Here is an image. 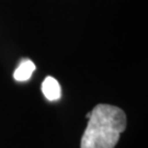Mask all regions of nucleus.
<instances>
[{
    "mask_svg": "<svg viewBox=\"0 0 148 148\" xmlns=\"http://www.w3.org/2000/svg\"><path fill=\"white\" fill-rule=\"evenodd\" d=\"M80 148H114L126 130L124 111L110 104H98L91 111Z\"/></svg>",
    "mask_w": 148,
    "mask_h": 148,
    "instance_id": "f257e3e1",
    "label": "nucleus"
},
{
    "mask_svg": "<svg viewBox=\"0 0 148 148\" xmlns=\"http://www.w3.org/2000/svg\"><path fill=\"white\" fill-rule=\"evenodd\" d=\"M42 92L44 97L49 101H57L62 97V89L58 81L51 76H47L43 81Z\"/></svg>",
    "mask_w": 148,
    "mask_h": 148,
    "instance_id": "f03ea898",
    "label": "nucleus"
},
{
    "mask_svg": "<svg viewBox=\"0 0 148 148\" xmlns=\"http://www.w3.org/2000/svg\"><path fill=\"white\" fill-rule=\"evenodd\" d=\"M35 70V65L29 58H23L19 64L18 68L13 73V78L16 81H27L31 78L33 71Z\"/></svg>",
    "mask_w": 148,
    "mask_h": 148,
    "instance_id": "7ed1b4c3",
    "label": "nucleus"
},
{
    "mask_svg": "<svg viewBox=\"0 0 148 148\" xmlns=\"http://www.w3.org/2000/svg\"><path fill=\"white\" fill-rule=\"evenodd\" d=\"M90 114H91V112H89V113H87V115H86V117H87V119H89V117H90Z\"/></svg>",
    "mask_w": 148,
    "mask_h": 148,
    "instance_id": "20e7f679",
    "label": "nucleus"
}]
</instances>
